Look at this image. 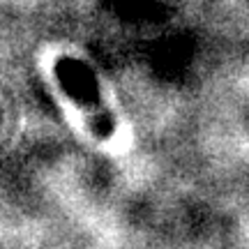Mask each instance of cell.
I'll use <instances>...</instances> for the list:
<instances>
[{
	"label": "cell",
	"instance_id": "obj_1",
	"mask_svg": "<svg viewBox=\"0 0 249 249\" xmlns=\"http://www.w3.org/2000/svg\"><path fill=\"white\" fill-rule=\"evenodd\" d=\"M55 76L60 81L62 90L74 99V104L83 111L90 129L97 139L107 141L116 134V120L111 111L104 107V99L97 90V79L88 71L86 65L71 58H60L55 62Z\"/></svg>",
	"mask_w": 249,
	"mask_h": 249
}]
</instances>
